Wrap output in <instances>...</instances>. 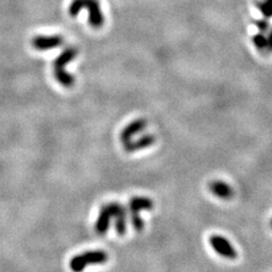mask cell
<instances>
[{
    "label": "cell",
    "mask_w": 272,
    "mask_h": 272,
    "mask_svg": "<svg viewBox=\"0 0 272 272\" xmlns=\"http://www.w3.org/2000/svg\"><path fill=\"white\" fill-rule=\"evenodd\" d=\"M108 254L103 251H89L78 254L70 260L69 268L73 272H82L88 266L104 264L108 261Z\"/></svg>",
    "instance_id": "3957f363"
},
{
    "label": "cell",
    "mask_w": 272,
    "mask_h": 272,
    "mask_svg": "<svg viewBox=\"0 0 272 272\" xmlns=\"http://www.w3.org/2000/svg\"><path fill=\"white\" fill-rule=\"evenodd\" d=\"M77 54L78 51L76 48H66L61 52V55L54 61V66H52V68H54V76L56 81L64 88H70L75 83V77L67 72L66 66L68 65V62L76 58Z\"/></svg>",
    "instance_id": "7a4b0ae2"
},
{
    "label": "cell",
    "mask_w": 272,
    "mask_h": 272,
    "mask_svg": "<svg viewBox=\"0 0 272 272\" xmlns=\"http://www.w3.org/2000/svg\"><path fill=\"white\" fill-rule=\"evenodd\" d=\"M117 204L118 203H116V202L108 203V204H106V206H103L101 209H100L98 220H96V222H95V232L96 233L100 235H103L108 232V229L110 228V222L113 221L115 218Z\"/></svg>",
    "instance_id": "277c9868"
},
{
    "label": "cell",
    "mask_w": 272,
    "mask_h": 272,
    "mask_svg": "<svg viewBox=\"0 0 272 272\" xmlns=\"http://www.w3.org/2000/svg\"><path fill=\"white\" fill-rule=\"evenodd\" d=\"M115 228H116V232L122 236V235H125L126 229H127V227H126V220H127V218H126V209L124 206H121V203L117 204V209H116V213H115Z\"/></svg>",
    "instance_id": "8fae6325"
},
{
    "label": "cell",
    "mask_w": 272,
    "mask_h": 272,
    "mask_svg": "<svg viewBox=\"0 0 272 272\" xmlns=\"http://www.w3.org/2000/svg\"><path fill=\"white\" fill-rule=\"evenodd\" d=\"M155 142V137L151 134H148V135H144L136 141H130V142L124 144V149L127 152H135L140 151L142 149L151 147L152 144Z\"/></svg>",
    "instance_id": "9c48e42d"
},
{
    "label": "cell",
    "mask_w": 272,
    "mask_h": 272,
    "mask_svg": "<svg viewBox=\"0 0 272 272\" xmlns=\"http://www.w3.org/2000/svg\"><path fill=\"white\" fill-rule=\"evenodd\" d=\"M209 188L215 196L220 197L222 200H230L234 196V189L232 186L222 181H211Z\"/></svg>",
    "instance_id": "ba28073f"
},
{
    "label": "cell",
    "mask_w": 272,
    "mask_h": 272,
    "mask_svg": "<svg viewBox=\"0 0 272 272\" xmlns=\"http://www.w3.org/2000/svg\"><path fill=\"white\" fill-rule=\"evenodd\" d=\"M82 10L89 14V24L93 29H100L104 24V16L99 0H73L69 5L70 16L76 17Z\"/></svg>",
    "instance_id": "6da1fadb"
},
{
    "label": "cell",
    "mask_w": 272,
    "mask_h": 272,
    "mask_svg": "<svg viewBox=\"0 0 272 272\" xmlns=\"http://www.w3.org/2000/svg\"><path fill=\"white\" fill-rule=\"evenodd\" d=\"M210 244L212 248L221 255L222 258L235 260L237 258V251L233 247L230 242L227 238L220 236V235H212L210 237Z\"/></svg>",
    "instance_id": "5b68a950"
},
{
    "label": "cell",
    "mask_w": 272,
    "mask_h": 272,
    "mask_svg": "<svg viewBox=\"0 0 272 272\" xmlns=\"http://www.w3.org/2000/svg\"><path fill=\"white\" fill-rule=\"evenodd\" d=\"M153 201L149 197H142V196H136L132 197L129 200L128 209L129 212H135V213H140V211L143 210H151L153 208Z\"/></svg>",
    "instance_id": "30bf717a"
},
{
    "label": "cell",
    "mask_w": 272,
    "mask_h": 272,
    "mask_svg": "<svg viewBox=\"0 0 272 272\" xmlns=\"http://www.w3.org/2000/svg\"><path fill=\"white\" fill-rule=\"evenodd\" d=\"M147 125V121H145L144 119H137V121H134L133 122H130L129 125L126 126L121 134V141L122 145L130 142L134 136L145 129Z\"/></svg>",
    "instance_id": "52a82bcc"
},
{
    "label": "cell",
    "mask_w": 272,
    "mask_h": 272,
    "mask_svg": "<svg viewBox=\"0 0 272 272\" xmlns=\"http://www.w3.org/2000/svg\"><path fill=\"white\" fill-rule=\"evenodd\" d=\"M271 228H272V220H271Z\"/></svg>",
    "instance_id": "7c38bea8"
},
{
    "label": "cell",
    "mask_w": 272,
    "mask_h": 272,
    "mask_svg": "<svg viewBox=\"0 0 272 272\" xmlns=\"http://www.w3.org/2000/svg\"><path fill=\"white\" fill-rule=\"evenodd\" d=\"M62 42H64V39H62L61 35H58V34L36 35L32 40V46L35 50L48 51L60 47Z\"/></svg>",
    "instance_id": "8992f818"
}]
</instances>
